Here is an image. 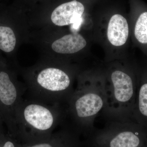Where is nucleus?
<instances>
[{
  "label": "nucleus",
  "instance_id": "nucleus-1",
  "mask_svg": "<svg viewBox=\"0 0 147 147\" xmlns=\"http://www.w3.org/2000/svg\"><path fill=\"white\" fill-rule=\"evenodd\" d=\"M64 105H50L29 98L24 100L16 117L14 140L21 145L46 141L65 121Z\"/></svg>",
  "mask_w": 147,
  "mask_h": 147
},
{
  "label": "nucleus",
  "instance_id": "nucleus-2",
  "mask_svg": "<svg viewBox=\"0 0 147 147\" xmlns=\"http://www.w3.org/2000/svg\"><path fill=\"white\" fill-rule=\"evenodd\" d=\"M106 104L105 87L79 86L65 105V123L86 139L95 130V119L105 110Z\"/></svg>",
  "mask_w": 147,
  "mask_h": 147
},
{
  "label": "nucleus",
  "instance_id": "nucleus-3",
  "mask_svg": "<svg viewBox=\"0 0 147 147\" xmlns=\"http://www.w3.org/2000/svg\"><path fill=\"white\" fill-rule=\"evenodd\" d=\"M29 89L31 99L50 105H65L74 90L68 74L55 67L40 70Z\"/></svg>",
  "mask_w": 147,
  "mask_h": 147
},
{
  "label": "nucleus",
  "instance_id": "nucleus-4",
  "mask_svg": "<svg viewBox=\"0 0 147 147\" xmlns=\"http://www.w3.org/2000/svg\"><path fill=\"white\" fill-rule=\"evenodd\" d=\"M127 118L108 119L109 121L101 129H96L84 139L86 147H139L142 139L138 132L132 130Z\"/></svg>",
  "mask_w": 147,
  "mask_h": 147
},
{
  "label": "nucleus",
  "instance_id": "nucleus-5",
  "mask_svg": "<svg viewBox=\"0 0 147 147\" xmlns=\"http://www.w3.org/2000/svg\"><path fill=\"white\" fill-rule=\"evenodd\" d=\"M24 92L13 74L3 63H0V116L7 128V134L13 139L16 134L17 113L24 100Z\"/></svg>",
  "mask_w": 147,
  "mask_h": 147
},
{
  "label": "nucleus",
  "instance_id": "nucleus-6",
  "mask_svg": "<svg viewBox=\"0 0 147 147\" xmlns=\"http://www.w3.org/2000/svg\"><path fill=\"white\" fill-rule=\"evenodd\" d=\"M81 138L76 131L63 124L46 141L30 145L17 143V147H86Z\"/></svg>",
  "mask_w": 147,
  "mask_h": 147
},
{
  "label": "nucleus",
  "instance_id": "nucleus-7",
  "mask_svg": "<svg viewBox=\"0 0 147 147\" xmlns=\"http://www.w3.org/2000/svg\"><path fill=\"white\" fill-rule=\"evenodd\" d=\"M84 9V5L76 0L64 3L53 11L51 20L59 26H67L81 19Z\"/></svg>",
  "mask_w": 147,
  "mask_h": 147
},
{
  "label": "nucleus",
  "instance_id": "nucleus-8",
  "mask_svg": "<svg viewBox=\"0 0 147 147\" xmlns=\"http://www.w3.org/2000/svg\"><path fill=\"white\" fill-rule=\"evenodd\" d=\"M129 35L127 21L120 14H115L110 18L108 24L107 36L113 45L121 46L126 42Z\"/></svg>",
  "mask_w": 147,
  "mask_h": 147
},
{
  "label": "nucleus",
  "instance_id": "nucleus-9",
  "mask_svg": "<svg viewBox=\"0 0 147 147\" xmlns=\"http://www.w3.org/2000/svg\"><path fill=\"white\" fill-rule=\"evenodd\" d=\"M86 45V41L82 35L73 33L55 40L52 44V48L56 53L71 54L82 50Z\"/></svg>",
  "mask_w": 147,
  "mask_h": 147
},
{
  "label": "nucleus",
  "instance_id": "nucleus-10",
  "mask_svg": "<svg viewBox=\"0 0 147 147\" xmlns=\"http://www.w3.org/2000/svg\"><path fill=\"white\" fill-rule=\"evenodd\" d=\"M16 35L9 25L0 24V50L6 53L13 52L16 47Z\"/></svg>",
  "mask_w": 147,
  "mask_h": 147
},
{
  "label": "nucleus",
  "instance_id": "nucleus-11",
  "mask_svg": "<svg viewBox=\"0 0 147 147\" xmlns=\"http://www.w3.org/2000/svg\"><path fill=\"white\" fill-rule=\"evenodd\" d=\"M134 35L140 43L147 44V12L142 13L137 19Z\"/></svg>",
  "mask_w": 147,
  "mask_h": 147
},
{
  "label": "nucleus",
  "instance_id": "nucleus-12",
  "mask_svg": "<svg viewBox=\"0 0 147 147\" xmlns=\"http://www.w3.org/2000/svg\"><path fill=\"white\" fill-rule=\"evenodd\" d=\"M138 108L141 115L147 117V84L142 85L139 90Z\"/></svg>",
  "mask_w": 147,
  "mask_h": 147
},
{
  "label": "nucleus",
  "instance_id": "nucleus-13",
  "mask_svg": "<svg viewBox=\"0 0 147 147\" xmlns=\"http://www.w3.org/2000/svg\"><path fill=\"white\" fill-rule=\"evenodd\" d=\"M17 143L8 134H0V147H17Z\"/></svg>",
  "mask_w": 147,
  "mask_h": 147
},
{
  "label": "nucleus",
  "instance_id": "nucleus-14",
  "mask_svg": "<svg viewBox=\"0 0 147 147\" xmlns=\"http://www.w3.org/2000/svg\"><path fill=\"white\" fill-rule=\"evenodd\" d=\"M3 121L1 117L0 116V134L4 133L3 130Z\"/></svg>",
  "mask_w": 147,
  "mask_h": 147
},
{
  "label": "nucleus",
  "instance_id": "nucleus-15",
  "mask_svg": "<svg viewBox=\"0 0 147 147\" xmlns=\"http://www.w3.org/2000/svg\"><path fill=\"white\" fill-rule=\"evenodd\" d=\"M0 63H2L0 61Z\"/></svg>",
  "mask_w": 147,
  "mask_h": 147
}]
</instances>
